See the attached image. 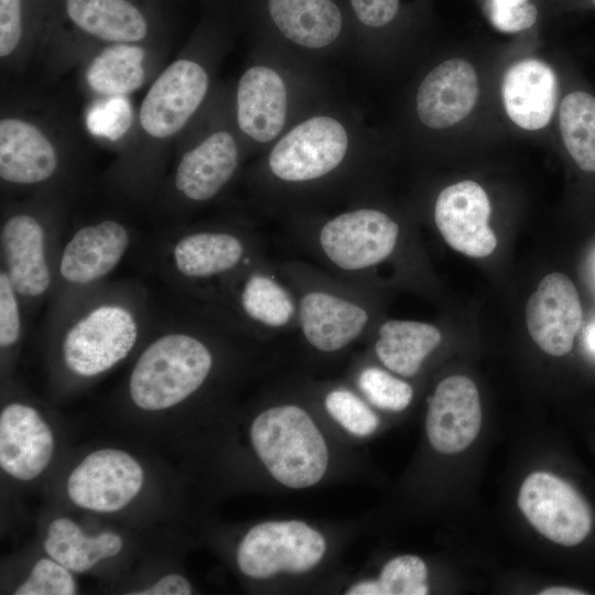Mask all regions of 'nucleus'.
I'll return each mask as SVG.
<instances>
[{
	"label": "nucleus",
	"instance_id": "obj_10",
	"mask_svg": "<svg viewBox=\"0 0 595 595\" xmlns=\"http://www.w3.org/2000/svg\"><path fill=\"white\" fill-rule=\"evenodd\" d=\"M208 89V75L196 62L180 58L152 83L139 110L142 130L154 139L176 134L197 110Z\"/></svg>",
	"mask_w": 595,
	"mask_h": 595
},
{
	"label": "nucleus",
	"instance_id": "obj_3",
	"mask_svg": "<svg viewBox=\"0 0 595 595\" xmlns=\"http://www.w3.org/2000/svg\"><path fill=\"white\" fill-rule=\"evenodd\" d=\"M250 440L271 476L286 487L313 486L326 472L325 440L310 414L296 404L271 407L258 414Z\"/></svg>",
	"mask_w": 595,
	"mask_h": 595
},
{
	"label": "nucleus",
	"instance_id": "obj_22",
	"mask_svg": "<svg viewBox=\"0 0 595 595\" xmlns=\"http://www.w3.org/2000/svg\"><path fill=\"white\" fill-rule=\"evenodd\" d=\"M1 245L14 290L26 296L44 293L51 278L44 257V234L37 220L24 214L12 216L2 227Z\"/></svg>",
	"mask_w": 595,
	"mask_h": 595
},
{
	"label": "nucleus",
	"instance_id": "obj_13",
	"mask_svg": "<svg viewBox=\"0 0 595 595\" xmlns=\"http://www.w3.org/2000/svg\"><path fill=\"white\" fill-rule=\"evenodd\" d=\"M426 435L442 454H455L468 447L482 425V408L475 383L465 376L443 379L428 399Z\"/></svg>",
	"mask_w": 595,
	"mask_h": 595
},
{
	"label": "nucleus",
	"instance_id": "obj_12",
	"mask_svg": "<svg viewBox=\"0 0 595 595\" xmlns=\"http://www.w3.org/2000/svg\"><path fill=\"white\" fill-rule=\"evenodd\" d=\"M526 320L530 336L543 351L566 355L583 320L580 296L570 278L561 272L544 277L527 303Z\"/></svg>",
	"mask_w": 595,
	"mask_h": 595
},
{
	"label": "nucleus",
	"instance_id": "obj_36",
	"mask_svg": "<svg viewBox=\"0 0 595 595\" xmlns=\"http://www.w3.org/2000/svg\"><path fill=\"white\" fill-rule=\"evenodd\" d=\"M22 0H0V56H10L23 33Z\"/></svg>",
	"mask_w": 595,
	"mask_h": 595
},
{
	"label": "nucleus",
	"instance_id": "obj_34",
	"mask_svg": "<svg viewBox=\"0 0 595 595\" xmlns=\"http://www.w3.org/2000/svg\"><path fill=\"white\" fill-rule=\"evenodd\" d=\"M486 11L490 23L507 33L529 29L538 15L529 0H488Z\"/></svg>",
	"mask_w": 595,
	"mask_h": 595
},
{
	"label": "nucleus",
	"instance_id": "obj_6",
	"mask_svg": "<svg viewBox=\"0 0 595 595\" xmlns=\"http://www.w3.org/2000/svg\"><path fill=\"white\" fill-rule=\"evenodd\" d=\"M348 136L332 117L310 118L289 131L272 148L268 169L278 181L303 184L324 178L343 163Z\"/></svg>",
	"mask_w": 595,
	"mask_h": 595
},
{
	"label": "nucleus",
	"instance_id": "obj_8",
	"mask_svg": "<svg viewBox=\"0 0 595 595\" xmlns=\"http://www.w3.org/2000/svg\"><path fill=\"white\" fill-rule=\"evenodd\" d=\"M136 339L137 325L127 310L100 306L68 331L63 343L64 360L79 376H96L126 358Z\"/></svg>",
	"mask_w": 595,
	"mask_h": 595
},
{
	"label": "nucleus",
	"instance_id": "obj_42",
	"mask_svg": "<svg viewBox=\"0 0 595 595\" xmlns=\"http://www.w3.org/2000/svg\"><path fill=\"white\" fill-rule=\"evenodd\" d=\"M593 1H594V3H595V0H593Z\"/></svg>",
	"mask_w": 595,
	"mask_h": 595
},
{
	"label": "nucleus",
	"instance_id": "obj_31",
	"mask_svg": "<svg viewBox=\"0 0 595 595\" xmlns=\"http://www.w3.org/2000/svg\"><path fill=\"white\" fill-rule=\"evenodd\" d=\"M356 386L370 404L381 410L402 411L413 398L409 382L377 366L360 369L356 376Z\"/></svg>",
	"mask_w": 595,
	"mask_h": 595
},
{
	"label": "nucleus",
	"instance_id": "obj_4",
	"mask_svg": "<svg viewBox=\"0 0 595 595\" xmlns=\"http://www.w3.org/2000/svg\"><path fill=\"white\" fill-rule=\"evenodd\" d=\"M214 358L208 346L188 334H169L149 345L130 376L129 393L141 410L172 408L208 378Z\"/></svg>",
	"mask_w": 595,
	"mask_h": 595
},
{
	"label": "nucleus",
	"instance_id": "obj_11",
	"mask_svg": "<svg viewBox=\"0 0 595 595\" xmlns=\"http://www.w3.org/2000/svg\"><path fill=\"white\" fill-rule=\"evenodd\" d=\"M489 216L485 190L469 180L442 190L434 206V221L446 244L473 258L487 257L497 246Z\"/></svg>",
	"mask_w": 595,
	"mask_h": 595
},
{
	"label": "nucleus",
	"instance_id": "obj_20",
	"mask_svg": "<svg viewBox=\"0 0 595 595\" xmlns=\"http://www.w3.org/2000/svg\"><path fill=\"white\" fill-rule=\"evenodd\" d=\"M238 165V148L227 131H216L181 158L175 186L186 198L205 202L229 182Z\"/></svg>",
	"mask_w": 595,
	"mask_h": 595
},
{
	"label": "nucleus",
	"instance_id": "obj_21",
	"mask_svg": "<svg viewBox=\"0 0 595 595\" xmlns=\"http://www.w3.org/2000/svg\"><path fill=\"white\" fill-rule=\"evenodd\" d=\"M129 244L126 228L113 220L79 229L64 248L60 271L72 283H88L110 272Z\"/></svg>",
	"mask_w": 595,
	"mask_h": 595
},
{
	"label": "nucleus",
	"instance_id": "obj_27",
	"mask_svg": "<svg viewBox=\"0 0 595 595\" xmlns=\"http://www.w3.org/2000/svg\"><path fill=\"white\" fill-rule=\"evenodd\" d=\"M123 547L122 538L111 531L87 536L72 519L60 517L47 528L44 550L73 573L89 571L100 561L113 558Z\"/></svg>",
	"mask_w": 595,
	"mask_h": 595
},
{
	"label": "nucleus",
	"instance_id": "obj_9",
	"mask_svg": "<svg viewBox=\"0 0 595 595\" xmlns=\"http://www.w3.org/2000/svg\"><path fill=\"white\" fill-rule=\"evenodd\" d=\"M518 505L534 529L562 545L578 544L592 527L585 500L571 485L549 473L536 472L524 479Z\"/></svg>",
	"mask_w": 595,
	"mask_h": 595
},
{
	"label": "nucleus",
	"instance_id": "obj_18",
	"mask_svg": "<svg viewBox=\"0 0 595 595\" xmlns=\"http://www.w3.org/2000/svg\"><path fill=\"white\" fill-rule=\"evenodd\" d=\"M54 144L34 123L20 118L0 121V176L15 184L50 178L57 167Z\"/></svg>",
	"mask_w": 595,
	"mask_h": 595
},
{
	"label": "nucleus",
	"instance_id": "obj_26",
	"mask_svg": "<svg viewBox=\"0 0 595 595\" xmlns=\"http://www.w3.org/2000/svg\"><path fill=\"white\" fill-rule=\"evenodd\" d=\"M71 22L89 36L108 43H137L149 31L143 12L128 0H65Z\"/></svg>",
	"mask_w": 595,
	"mask_h": 595
},
{
	"label": "nucleus",
	"instance_id": "obj_1",
	"mask_svg": "<svg viewBox=\"0 0 595 595\" xmlns=\"http://www.w3.org/2000/svg\"><path fill=\"white\" fill-rule=\"evenodd\" d=\"M279 268L296 300L294 328L312 349L342 351L379 323L371 289L306 261L288 260Z\"/></svg>",
	"mask_w": 595,
	"mask_h": 595
},
{
	"label": "nucleus",
	"instance_id": "obj_37",
	"mask_svg": "<svg viewBox=\"0 0 595 595\" xmlns=\"http://www.w3.org/2000/svg\"><path fill=\"white\" fill-rule=\"evenodd\" d=\"M357 21L371 29L391 23L398 15L400 0H348Z\"/></svg>",
	"mask_w": 595,
	"mask_h": 595
},
{
	"label": "nucleus",
	"instance_id": "obj_7",
	"mask_svg": "<svg viewBox=\"0 0 595 595\" xmlns=\"http://www.w3.org/2000/svg\"><path fill=\"white\" fill-rule=\"evenodd\" d=\"M143 482L144 470L133 456L118 448H100L71 472L66 489L77 507L111 513L127 507L141 491Z\"/></svg>",
	"mask_w": 595,
	"mask_h": 595
},
{
	"label": "nucleus",
	"instance_id": "obj_30",
	"mask_svg": "<svg viewBox=\"0 0 595 595\" xmlns=\"http://www.w3.org/2000/svg\"><path fill=\"white\" fill-rule=\"evenodd\" d=\"M428 569L416 555H400L387 562L377 580L354 584L347 595H425Z\"/></svg>",
	"mask_w": 595,
	"mask_h": 595
},
{
	"label": "nucleus",
	"instance_id": "obj_25",
	"mask_svg": "<svg viewBox=\"0 0 595 595\" xmlns=\"http://www.w3.org/2000/svg\"><path fill=\"white\" fill-rule=\"evenodd\" d=\"M374 353L385 368L401 377L415 376L440 345L442 334L430 323L386 320L376 325Z\"/></svg>",
	"mask_w": 595,
	"mask_h": 595
},
{
	"label": "nucleus",
	"instance_id": "obj_5",
	"mask_svg": "<svg viewBox=\"0 0 595 595\" xmlns=\"http://www.w3.org/2000/svg\"><path fill=\"white\" fill-rule=\"evenodd\" d=\"M325 550L324 537L303 521H264L241 539L236 560L244 575L263 580L282 572H307Z\"/></svg>",
	"mask_w": 595,
	"mask_h": 595
},
{
	"label": "nucleus",
	"instance_id": "obj_17",
	"mask_svg": "<svg viewBox=\"0 0 595 595\" xmlns=\"http://www.w3.org/2000/svg\"><path fill=\"white\" fill-rule=\"evenodd\" d=\"M286 89L279 74L266 66L246 71L237 88V121L242 132L266 143L282 130L286 116Z\"/></svg>",
	"mask_w": 595,
	"mask_h": 595
},
{
	"label": "nucleus",
	"instance_id": "obj_39",
	"mask_svg": "<svg viewBox=\"0 0 595 595\" xmlns=\"http://www.w3.org/2000/svg\"><path fill=\"white\" fill-rule=\"evenodd\" d=\"M137 595H188L192 594V586L187 578L180 574H167L159 578L150 586L132 592Z\"/></svg>",
	"mask_w": 595,
	"mask_h": 595
},
{
	"label": "nucleus",
	"instance_id": "obj_14",
	"mask_svg": "<svg viewBox=\"0 0 595 595\" xmlns=\"http://www.w3.org/2000/svg\"><path fill=\"white\" fill-rule=\"evenodd\" d=\"M55 441L51 428L32 407L11 403L0 414V466L14 479L29 482L51 463Z\"/></svg>",
	"mask_w": 595,
	"mask_h": 595
},
{
	"label": "nucleus",
	"instance_id": "obj_16",
	"mask_svg": "<svg viewBox=\"0 0 595 595\" xmlns=\"http://www.w3.org/2000/svg\"><path fill=\"white\" fill-rule=\"evenodd\" d=\"M248 322L268 333L295 327L296 300L279 264L261 257L249 264L238 295Z\"/></svg>",
	"mask_w": 595,
	"mask_h": 595
},
{
	"label": "nucleus",
	"instance_id": "obj_28",
	"mask_svg": "<svg viewBox=\"0 0 595 595\" xmlns=\"http://www.w3.org/2000/svg\"><path fill=\"white\" fill-rule=\"evenodd\" d=\"M143 61L144 51L137 43H110L88 65L86 82L102 96L131 93L144 82Z\"/></svg>",
	"mask_w": 595,
	"mask_h": 595
},
{
	"label": "nucleus",
	"instance_id": "obj_2",
	"mask_svg": "<svg viewBox=\"0 0 595 595\" xmlns=\"http://www.w3.org/2000/svg\"><path fill=\"white\" fill-rule=\"evenodd\" d=\"M291 236L318 267L372 289L376 273L396 256L402 231L386 212L356 207L304 225Z\"/></svg>",
	"mask_w": 595,
	"mask_h": 595
},
{
	"label": "nucleus",
	"instance_id": "obj_29",
	"mask_svg": "<svg viewBox=\"0 0 595 595\" xmlns=\"http://www.w3.org/2000/svg\"><path fill=\"white\" fill-rule=\"evenodd\" d=\"M560 129L576 164L595 172V97L584 91L565 96L560 107Z\"/></svg>",
	"mask_w": 595,
	"mask_h": 595
},
{
	"label": "nucleus",
	"instance_id": "obj_32",
	"mask_svg": "<svg viewBox=\"0 0 595 595\" xmlns=\"http://www.w3.org/2000/svg\"><path fill=\"white\" fill-rule=\"evenodd\" d=\"M324 407L335 421L356 436H368L379 425V418L370 407L347 388L338 387L329 390L324 397Z\"/></svg>",
	"mask_w": 595,
	"mask_h": 595
},
{
	"label": "nucleus",
	"instance_id": "obj_24",
	"mask_svg": "<svg viewBox=\"0 0 595 595\" xmlns=\"http://www.w3.org/2000/svg\"><path fill=\"white\" fill-rule=\"evenodd\" d=\"M173 258L177 270L193 279L221 275L257 259L249 253V245L241 236L210 230L181 238Z\"/></svg>",
	"mask_w": 595,
	"mask_h": 595
},
{
	"label": "nucleus",
	"instance_id": "obj_41",
	"mask_svg": "<svg viewBox=\"0 0 595 595\" xmlns=\"http://www.w3.org/2000/svg\"><path fill=\"white\" fill-rule=\"evenodd\" d=\"M586 340L588 347L595 351V325L588 329Z\"/></svg>",
	"mask_w": 595,
	"mask_h": 595
},
{
	"label": "nucleus",
	"instance_id": "obj_23",
	"mask_svg": "<svg viewBox=\"0 0 595 595\" xmlns=\"http://www.w3.org/2000/svg\"><path fill=\"white\" fill-rule=\"evenodd\" d=\"M266 7L279 32L300 46H327L343 29V12L335 0H266Z\"/></svg>",
	"mask_w": 595,
	"mask_h": 595
},
{
	"label": "nucleus",
	"instance_id": "obj_38",
	"mask_svg": "<svg viewBox=\"0 0 595 595\" xmlns=\"http://www.w3.org/2000/svg\"><path fill=\"white\" fill-rule=\"evenodd\" d=\"M129 108L122 100H113L105 107L95 108L89 117V125L95 132L107 137L120 136L129 126Z\"/></svg>",
	"mask_w": 595,
	"mask_h": 595
},
{
	"label": "nucleus",
	"instance_id": "obj_40",
	"mask_svg": "<svg viewBox=\"0 0 595 595\" xmlns=\"http://www.w3.org/2000/svg\"><path fill=\"white\" fill-rule=\"evenodd\" d=\"M539 594L540 595H584L586 593L580 589H575V588L555 586V587L545 588Z\"/></svg>",
	"mask_w": 595,
	"mask_h": 595
},
{
	"label": "nucleus",
	"instance_id": "obj_19",
	"mask_svg": "<svg viewBox=\"0 0 595 595\" xmlns=\"http://www.w3.org/2000/svg\"><path fill=\"white\" fill-rule=\"evenodd\" d=\"M556 94V76L541 61H521L505 74V109L508 117L522 129L538 130L549 123L555 108Z\"/></svg>",
	"mask_w": 595,
	"mask_h": 595
},
{
	"label": "nucleus",
	"instance_id": "obj_35",
	"mask_svg": "<svg viewBox=\"0 0 595 595\" xmlns=\"http://www.w3.org/2000/svg\"><path fill=\"white\" fill-rule=\"evenodd\" d=\"M14 288L8 273L0 274V344L13 345L20 336V314Z\"/></svg>",
	"mask_w": 595,
	"mask_h": 595
},
{
	"label": "nucleus",
	"instance_id": "obj_33",
	"mask_svg": "<svg viewBox=\"0 0 595 595\" xmlns=\"http://www.w3.org/2000/svg\"><path fill=\"white\" fill-rule=\"evenodd\" d=\"M67 567L52 558L40 559L28 578L17 587L15 595H73L76 582Z\"/></svg>",
	"mask_w": 595,
	"mask_h": 595
},
{
	"label": "nucleus",
	"instance_id": "obj_15",
	"mask_svg": "<svg viewBox=\"0 0 595 595\" xmlns=\"http://www.w3.org/2000/svg\"><path fill=\"white\" fill-rule=\"evenodd\" d=\"M478 80L474 67L462 58H452L432 69L420 84L416 112L429 128L451 127L474 108Z\"/></svg>",
	"mask_w": 595,
	"mask_h": 595
}]
</instances>
